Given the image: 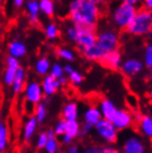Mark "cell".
Listing matches in <instances>:
<instances>
[{
	"mask_svg": "<svg viewBox=\"0 0 152 153\" xmlns=\"http://www.w3.org/2000/svg\"><path fill=\"white\" fill-rule=\"evenodd\" d=\"M68 16L71 22L97 30L101 11L98 4L89 0H72L69 6Z\"/></svg>",
	"mask_w": 152,
	"mask_h": 153,
	"instance_id": "obj_1",
	"label": "cell"
},
{
	"mask_svg": "<svg viewBox=\"0 0 152 153\" xmlns=\"http://www.w3.org/2000/svg\"><path fill=\"white\" fill-rule=\"evenodd\" d=\"M124 30L131 36L141 37L152 32V10L141 8L137 10L136 15Z\"/></svg>",
	"mask_w": 152,
	"mask_h": 153,
	"instance_id": "obj_2",
	"label": "cell"
},
{
	"mask_svg": "<svg viewBox=\"0 0 152 153\" xmlns=\"http://www.w3.org/2000/svg\"><path fill=\"white\" fill-rule=\"evenodd\" d=\"M137 10L138 9L134 4L120 2L111 13V20H112L114 27L124 30L128 27V25L131 22V20L133 19Z\"/></svg>",
	"mask_w": 152,
	"mask_h": 153,
	"instance_id": "obj_3",
	"label": "cell"
},
{
	"mask_svg": "<svg viewBox=\"0 0 152 153\" xmlns=\"http://www.w3.org/2000/svg\"><path fill=\"white\" fill-rule=\"evenodd\" d=\"M97 43L104 52L118 50L120 48V37L114 29H106L97 35Z\"/></svg>",
	"mask_w": 152,
	"mask_h": 153,
	"instance_id": "obj_4",
	"label": "cell"
},
{
	"mask_svg": "<svg viewBox=\"0 0 152 153\" xmlns=\"http://www.w3.org/2000/svg\"><path fill=\"white\" fill-rule=\"evenodd\" d=\"M95 131L100 138L103 141L109 143V144H113L118 140V130L115 129L113 123L106 120V119H100L98 122L95 123Z\"/></svg>",
	"mask_w": 152,
	"mask_h": 153,
	"instance_id": "obj_5",
	"label": "cell"
},
{
	"mask_svg": "<svg viewBox=\"0 0 152 153\" xmlns=\"http://www.w3.org/2000/svg\"><path fill=\"white\" fill-rule=\"evenodd\" d=\"M23 94H25V100L31 105H36L39 103L43 98V91L41 88V83L38 81H31L26 87L23 88Z\"/></svg>",
	"mask_w": 152,
	"mask_h": 153,
	"instance_id": "obj_6",
	"label": "cell"
},
{
	"mask_svg": "<svg viewBox=\"0 0 152 153\" xmlns=\"http://www.w3.org/2000/svg\"><path fill=\"white\" fill-rule=\"evenodd\" d=\"M111 122L113 123L117 130H126L134 123V119H133V114L131 112L117 109Z\"/></svg>",
	"mask_w": 152,
	"mask_h": 153,
	"instance_id": "obj_7",
	"label": "cell"
},
{
	"mask_svg": "<svg viewBox=\"0 0 152 153\" xmlns=\"http://www.w3.org/2000/svg\"><path fill=\"white\" fill-rule=\"evenodd\" d=\"M122 62V54L118 50H113V51H108L104 52L103 57L101 58V60L99 63L102 67L110 70H118L121 65Z\"/></svg>",
	"mask_w": 152,
	"mask_h": 153,
	"instance_id": "obj_8",
	"label": "cell"
},
{
	"mask_svg": "<svg viewBox=\"0 0 152 153\" xmlns=\"http://www.w3.org/2000/svg\"><path fill=\"white\" fill-rule=\"evenodd\" d=\"M20 67L19 59L9 56L6 60V69L4 72V82L7 87H10L15 80L17 70Z\"/></svg>",
	"mask_w": 152,
	"mask_h": 153,
	"instance_id": "obj_9",
	"label": "cell"
},
{
	"mask_svg": "<svg viewBox=\"0 0 152 153\" xmlns=\"http://www.w3.org/2000/svg\"><path fill=\"white\" fill-rule=\"evenodd\" d=\"M121 72L127 76H134L143 70V63L142 61L138 60L136 58H130L128 60L121 63L120 65Z\"/></svg>",
	"mask_w": 152,
	"mask_h": 153,
	"instance_id": "obj_10",
	"label": "cell"
},
{
	"mask_svg": "<svg viewBox=\"0 0 152 153\" xmlns=\"http://www.w3.org/2000/svg\"><path fill=\"white\" fill-rule=\"evenodd\" d=\"M80 52H81V54H82V57L84 59L93 62H99L101 60V58L103 57V54H104V51L101 49V47L97 42L91 45V46L81 49Z\"/></svg>",
	"mask_w": 152,
	"mask_h": 153,
	"instance_id": "obj_11",
	"label": "cell"
},
{
	"mask_svg": "<svg viewBox=\"0 0 152 153\" xmlns=\"http://www.w3.org/2000/svg\"><path fill=\"white\" fill-rule=\"evenodd\" d=\"M60 82L58 79H54L53 76H51L50 74L43 76L41 82V88L43 91V94L47 97L53 96L56 92L58 91V89L60 88Z\"/></svg>",
	"mask_w": 152,
	"mask_h": 153,
	"instance_id": "obj_12",
	"label": "cell"
},
{
	"mask_svg": "<svg viewBox=\"0 0 152 153\" xmlns=\"http://www.w3.org/2000/svg\"><path fill=\"white\" fill-rule=\"evenodd\" d=\"M145 144L140 138L130 137L126 140L123 144V152L126 153H143L145 152Z\"/></svg>",
	"mask_w": 152,
	"mask_h": 153,
	"instance_id": "obj_13",
	"label": "cell"
},
{
	"mask_svg": "<svg viewBox=\"0 0 152 153\" xmlns=\"http://www.w3.org/2000/svg\"><path fill=\"white\" fill-rule=\"evenodd\" d=\"M25 6H26V12L28 15L29 21L32 25H37L39 21V16H40L38 0H27L25 2Z\"/></svg>",
	"mask_w": 152,
	"mask_h": 153,
	"instance_id": "obj_14",
	"label": "cell"
},
{
	"mask_svg": "<svg viewBox=\"0 0 152 153\" xmlns=\"http://www.w3.org/2000/svg\"><path fill=\"white\" fill-rule=\"evenodd\" d=\"M38 121L36 120L34 117H30L28 119L23 126V130H22V139L25 143H29V142L32 140L34 133L37 131V128H38Z\"/></svg>",
	"mask_w": 152,
	"mask_h": 153,
	"instance_id": "obj_15",
	"label": "cell"
},
{
	"mask_svg": "<svg viewBox=\"0 0 152 153\" xmlns=\"http://www.w3.org/2000/svg\"><path fill=\"white\" fill-rule=\"evenodd\" d=\"M25 85H26V70L20 65L19 68H18V70H17L15 80H13V82H12V84L10 87H11L13 94L17 96V94L21 93V91L25 88Z\"/></svg>",
	"mask_w": 152,
	"mask_h": 153,
	"instance_id": "obj_16",
	"label": "cell"
},
{
	"mask_svg": "<svg viewBox=\"0 0 152 153\" xmlns=\"http://www.w3.org/2000/svg\"><path fill=\"white\" fill-rule=\"evenodd\" d=\"M27 46L20 40H13L8 45V52L9 56L15 57L17 59L23 58L27 54Z\"/></svg>",
	"mask_w": 152,
	"mask_h": 153,
	"instance_id": "obj_17",
	"label": "cell"
},
{
	"mask_svg": "<svg viewBox=\"0 0 152 153\" xmlns=\"http://www.w3.org/2000/svg\"><path fill=\"white\" fill-rule=\"evenodd\" d=\"M99 109H100V112H101V115L103 117V119L109 120V121L112 120L114 113L117 111V108H115V105L113 104V102L108 99L100 100Z\"/></svg>",
	"mask_w": 152,
	"mask_h": 153,
	"instance_id": "obj_18",
	"label": "cell"
},
{
	"mask_svg": "<svg viewBox=\"0 0 152 153\" xmlns=\"http://www.w3.org/2000/svg\"><path fill=\"white\" fill-rule=\"evenodd\" d=\"M61 118L66 121H72L78 119V104L76 102H68L61 111Z\"/></svg>",
	"mask_w": 152,
	"mask_h": 153,
	"instance_id": "obj_19",
	"label": "cell"
},
{
	"mask_svg": "<svg viewBox=\"0 0 152 153\" xmlns=\"http://www.w3.org/2000/svg\"><path fill=\"white\" fill-rule=\"evenodd\" d=\"M101 118H102V115H101L100 109L98 107L88 108L83 115L84 122L88 123V124H91V126H95V123L98 122Z\"/></svg>",
	"mask_w": 152,
	"mask_h": 153,
	"instance_id": "obj_20",
	"label": "cell"
},
{
	"mask_svg": "<svg viewBox=\"0 0 152 153\" xmlns=\"http://www.w3.org/2000/svg\"><path fill=\"white\" fill-rule=\"evenodd\" d=\"M138 123L140 132L145 137L151 139L152 140V117L149 115H142V118L140 119V121Z\"/></svg>",
	"mask_w": 152,
	"mask_h": 153,
	"instance_id": "obj_21",
	"label": "cell"
},
{
	"mask_svg": "<svg viewBox=\"0 0 152 153\" xmlns=\"http://www.w3.org/2000/svg\"><path fill=\"white\" fill-rule=\"evenodd\" d=\"M50 68H51V63H50L49 59L47 57H41L40 59L37 60L36 65H34L36 73L41 76H47L50 71Z\"/></svg>",
	"mask_w": 152,
	"mask_h": 153,
	"instance_id": "obj_22",
	"label": "cell"
},
{
	"mask_svg": "<svg viewBox=\"0 0 152 153\" xmlns=\"http://www.w3.org/2000/svg\"><path fill=\"white\" fill-rule=\"evenodd\" d=\"M39 2V9H40V12L43 13V15L48 17V18H51L54 15V2L53 0H38Z\"/></svg>",
	"mask_w": 152,
	"mask_h": 153,
	"instance_id": "obj_23",
	"label": "cell"
},
{
	"mask_svg": "<svg viewBox=\"0 0 152 153\" xmlns=\"http://www.w3.org/2000/svg\"><path fill=\"white\" fill-rule=\"evenodd\" d=\"M9 132H8V126L4 122H0V152L6 151L8 148V142H9Z\"/></svg>",
	"mask_w": 152,
	"mask_h": 153,
	"instance_id": "obj_24",
	"label": "cell"
},
{
	"mask_svg": "<svg viewBox=\"0 0 152 153\" xmlns=\"http://www.w3.org/2000/svg\"><path fill=\"white\" fill-rule=\"evenodd\" d=\"M80 129H81V124H80L77 120L72 121H67V126H66V133L72 139L79 137Z\"/></svg>",
	"mask_w": 152,
	"mask_h": 153,
	"instance_id": "obj_25",
	"label": "cell"
},
{
	"mask_svg": "<svg viewBox=\"0 0 152 153\" xmlns=\"http://www.w3.org/2000/svg\"><path fill=\"white\" fill-rule=\"evenodd\" d=\"M48 114V110H47V105L43 102H39L34 105V118L38 121V123H42L47 118Z\"/></svg>",
	"mask_w": 152,
	"mask_h": 153,
	"instance_id": "obj_26",
	"label": "cell"
},
{
	"mask_svg": "<svg viewBox=\"0 0 152 153\" xmlns=\"http://www.w3.org/2000/svg\"><path fill=\"white\" fill-rule=\"evenodd\" d=\"M60 29L54 22H49L45 27V35L49 40H56L60 36Z\"/></svg>",
	"mask_w": 152,
	"mask_h": 153,
	"instance_id": "obj_27",
	"label": "cell"
},
{
	"mask_svg": "<svg viewBox=\"0 0 152 153\" xmlns=\"http://www.w3.org/2000/svg\"><path fill=\"white\" fill-rule=\"evenodd\" d=\"M56 54H57L58 58L67 60V61H73L75 58H76V54L72 50L68 49V48H62V47L56 49Z\"/></svg>",
	"mask_w": 152,
	"mask_h": 153,
	"instance_id": "obj_28",
	"label": "cell"
},
{
	"mask_svg": "<svg viewBox=\"0 0 152 153\" xmlns=\"http://www.w3.org/2000/svg\"><path fill=\"white\" fill-rule=\"evenodd\" d=\"M43 150L47 153H56L59 151V142H58L57 138H49L47 141L46 146L43 148Z\"/></svg>",
	"mask_w": 152,
	"mask_h": 153,
	"instance_id": "obj_29",
	"label": "cell"
},
{
	"mask_svg": "<svg viewBox=\"0 0 152 153\" xmlns=\"http://www.w3.org/2000/svg\"><path fill=\"white\" fill-rule=\"evenodd\" d=\"M49 72H50V76H53L54 79H59L60 76H62L65 74L62 65H60L59 63H53V65H51V68H50Z\"/></svg>",
	"mask_w": 152,
	"mask_h": 153,
	"instance_id": "obj_30",
	"label": "cell"
},
{
	"mask_svg": "<svg viewBox=\"0 0 152 153\" xmlns=\"http://www.w3.org/2000/svg\"><path fill=\"white\" fill-rule=\"evenodd\" d=\"M145 65L147 68H152V42L149 43L145 51Z\"/></svg>",
	"mask_w": 152,
	"mask_h": 153,
	"instance_id": "obj_31",
	"label": "cell"
},
{
	"mask_svg": "<svg viewBox=\"0 0 152 153\" xmlns=\"http://www.w3.org/2000/svg\"><path fill=\"white\" fill-rule=\"evenodd\" d=\"M68 76H68L69 81L72 84H76V85L82 83V81H83V76L80 72H78V71H75V70L71 73H69Z\"/></svg>",
	"mask_w": 152,
	"mask_h": 153,
	"instance_id": "obj_32",
	"label": "cell"
},
{
	"mask_svg": "<svg viewBox=\"0 0 152 153\" xmlns=\"http://www.w3.org/2000/svg\"><path fill=\"white\" fill-rule=\"evenodd\" d=\"M66 126H67V121L66 120L61 119V120L58 121L57 124L54 126V129H53V131H54V133H56L57 137H61L62 134L66 133Z\"/></svg>",
	"mask_w": 152,
	"mask_h": 153,
	"instance_id": "obj_33",
	"label": "cell"
},
{
	"mask_svg": "<svg viewBox=\"0 0 152 153\" xmlns=\"http://www.w3.org/2000/svg\"><path fill=\"white\" fill-rule=\"evenodd\" d=\"M47 141H48L47 132H41V133L38 135V138H37V143H36V148H37V150H43Z\"/></svg>",
	"mask_w": 152,
	"mask_h": 153,
	"instance_id": "obj_34",
	"label": "cell"
},
{
	"mask_svg": "<svg viewBox=\"0 0 152 153\" xmlns=\"http://www.w3.org/2000/svg\"><path fill=\"white\" fill-rule=\"evenodd\" d=\"M61 141H62V143L65 144V146H70L71 144V142L73 141V139L71 138V137H69L68 134H62L61 135Z\"/></svg>",
	"mask_w": 152,
	"mask_h": 153,
	"instance_id": "obj_35",
	"label": "cell"
},
{
	"mask_svg": "<svg viewBox=\"0 0 152 153\" xmlns=\"http://www.w3.org/2000/svg\"><path fill=\"white\" fill-rule=\"evenodd\" d=\"M100 152L102 153H115L118 152V150L113 149V148H110V146H102L100 149Z\"/></svg>",
	"mask_w": 152,
	"mask_h": 153,
	"instance_id": "obj_36",
	"label": "cell"
},
{
	"mask_svg": "<svg viewBox=\"0 0 152 153\" xmlns=\"http://www.w3.org/2000/svg\"><path fill=\"white\" fill-rule=\"evenodd\" d=\"M12 1V4H13V7L15 8H21L25 4V2H26V0H11Z\"/></svg>",
	"mask_w": 152,
	"mask_h": 153,
	"instance_id": "obj_37",
	"label": "cell"
},
{
	"mask_svg": "<svg viewBox=\"0 0 152 153\" xmlns=\"http://www.w3.org/2000/svg\"><path fill=\"white\" fill-rule=\"evenodd\" d=\"M72 71H73V69H72V67H71V65H65V67H63V72L67 73V74L71 73Z\"/></svg>",
	"mask_w": 152,
	"mask_h": 153,
	"instance_id": "obj_38",
	"label": "cell"
},
{
	"mask_svg": "<svg viewBox=\"0 0 152 153\" xmlns=\"http://www.w3.org/2000/svg\"><path fill=\"white\" fill-rule=\"evenodd\" d=\"M86 152L88 153H100V149L97 146H92V149H86Z\"/></svg>",
	"mask_w": 152,
	"mask_h": 153,
	"instance_id": "obj_39",
	"label": "cell"
},
{
	"mask_svg": "<svg viewBox=\"0 0 152 153\" xmlns=\"http://www.w3.org/2000/svg\"><path fill=\"white\" fill-rule=\"evenodd\" d=\"M68 152L69 153H77V152H79V149H78L76 146H70L68 149Z\"/></svg>",
	"mask_w": 152,
	"mask_h": 153,
	"instance_id": "obj_40",
	"label": "cell"
},
{
	"mask_svg": "<svg viewBox=\"0 0 152 153\" xmlns=\"http://www.w3.org/2000/svg\"><path fill=\"white\" fill-rule=\"evenodd\" d=\"M145 8L152 10V0H145Z\"/></svg>",
	"mask_w": 152,
	"mask_h": 153,
	"instance_id": "obj_41",
	"label": "cell"
},
{
	"mask_svg": "<svg viewBox=\"0 0 152 153\" xmlns=\"http://www.w3.org/2000/svg\"><path fill=\"white\" fill-rule=\"evenodd\" d=\"M89 1H91V2H93V4H98L99 7L101 6V4H106V2H107V0H89Z\"/></svg>",
	"mask_w": 152,
	"mask_h": 153,
	"instance_id": "obj_42",
	"label": "cell"
},
{
	"mask_svg": "<svg viewBox=\"0 0 152 153\" xmlns=\"http://www.w3.org/2000/svg\"><path fill=\"white\" fill-rule=\"evenodd\" d=\"M121 2H127V4H137L139 2V0H120Z\"/></svg>",
	"mask_w": 152,
	"mask_h": 153,
	"instance_id": "obj_43",
	"label": "cell"
},
{
	"mask_svg": "<svg viewBox=\"0 0 152 153\" xmlns=\"http://www.w3.org/2000/svg\"><path fill=\"white\" fill-rule=\"evenodd\" d=\"M148 97H149V100L152 102V89L150 90V92H149V94H148Z\"/></svg>",
	"mask_w": 152,
	"mask_h": 153,
	"instance_id": "obj_44",
	"label": "cell"
},
{
	"mask_svg": "<svg viewBox=\"0 0 152 153\" xmlns=\"http://www.w3.org/2000/svg\"><path fill=\"white\" fill-rule=\"evenodd\" d=\"M150 70H151V78H152V68H151V69H150Z\"/></svg>",
	"mask_w": 152,
	"mask_h": 153,
	"instance_id": "obj_45",
	"label": "cell"
},
{
	"mask_svg": "<svg viewBox=\"0 0 152 153\" xmlns=\"http://www.w3.org/2000/svg\"><path fill=\"white\" fill-rule=\"evenodd\" d=\"M1 1H2V0H0V2H1Z\"/></svg>",
	"mask_w": 152,
	"mask_h": 153,
	"instance_id": "obj_46",
	"label": "cell"
}]
</instances>
